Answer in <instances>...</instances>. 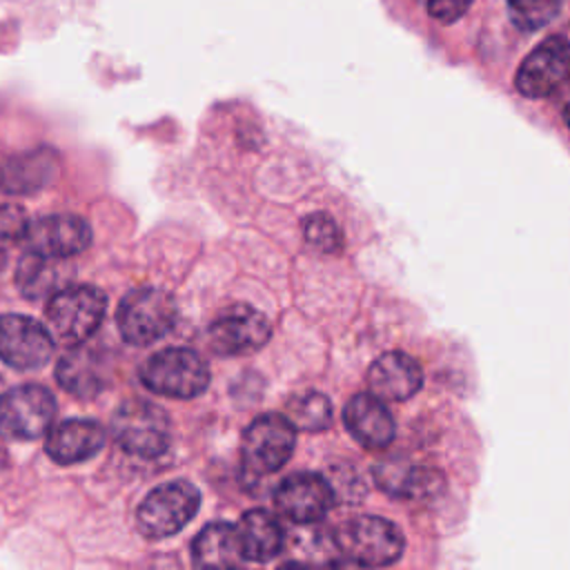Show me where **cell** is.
Masks as SVG:
<instances>
[{"label": "cell", "instance_id": "6da1fadb", "mask_svg": "<svg viewBox=\"0 0 570 570\" xmlns=\"http://www.w3.org/2000/svg\"><path fill=\"white\" fill-rule=\"evenodd\" d=\"M334 543L347 566L363 568L392 566L405 550V539L399 525L376 514H363L341 523Z\"/></svg>", "mask_w": 570, "mask_h": 570}, {"label": "cell", "instance_id": "7a4b0ae2", "mask_svg": "<svg viewBox=\"0 0 570 570\" xmlns=\"http://www.w3.org/2000/svg\"><path fill=\"white\" fill-rule=\"evenodd\" d=\"M107 312V296L94 285H65L47 303L51 334L65 345L85 343Z\"/></svg>", "mask_w": 570, "mask_h": 570}, {"label": "cell", "instance_id": "3957f363", "mask_svg": "<svg viewBox=\"0 0 570 570\" xmlns=\"http://www.w3.org/2000/svg\"><path fill=\"white\" fill-rule=\"evenodd\" d=\"M176 301L160 287H138L122 296L118 305V330L131 345H151L176 323Z\"/></svg>", "mask_w": 570, "mask_h": 570}, {"label": "cell", "instance_id": "277c9868", "mask_svg": "<svg viewBox=\"0 0 570 570\" xmlns=\"http://www.w3.org/2000/svg\"><path fill=\"white\" fill-rule=\"evenodd\" d=\"M111 432L127 454L154 459L169 448L171 423L160 405L142 399H129L116 410Z\"/></svg>", "mask_w": 570, "mask_h": 570}, {"label": "cell", "instance_id": "5b68a950", "mask_svg": "<svg viewBox=\"0 0 570 570\" xmlns=\"http://www.w3.org/2000/svg\"><path fill=\"white\" fill-rule=\"evenodd\" d=\"M200 492L189 481H169L154 488L136 510V525L147 539H167L180 532L198 512Z\"/></svg>", "mask_w": 570, "mask_h": 570}, {"label": "cell", "instance_id": "8992f818", "mask_svg": "<svg viewBox=\"0 0 570 570\" xmlns=\"http://www.w3.org/2000/svg\"><path fill=\"white\" fill-rule=\"evenodd\" d=\"M140 381L156 394L171 399H194L209 385L207 363L187 347L156 352L140 370Z\"/></svg>", "mask_w": 570, "mask_h": 570}, {"label": "cell", "instance_id": "52a82bcc", "mask_svg": "<svg viewBox=\"0 0 570 570\" xmlns=\"http://www.w3.org/2000/svg\"><path fill=\"white\" fill-rule=\"evenodd\" d=\"M294 425L285 414H263L249 423V428L243 434V463L245 470L252 474H272L281 470L296 443Z\"/></svg>", "mask_w": 570, "mask_h": 570}, {"label": "cell", "instance_id": "ba28073f", "mask_svg": "<svg viewBox=\"0 0 570 570\" xmlns=\"http://www.w3.org/2000/svg\"><path fill=\"white\" fill-rule=\"evenodd\" d=\"M269 336V318L249 305H232L223 309L207 330V343L220 356H247L258 352Z\"/></svg>", "mask_w": 570, "mask_h": 570}, {"label": "cell", "instance_id": "9c48e42d", "mask_svg": "<svg viewBox=\"0 0 570 570\" xmlns=\"http://www.w3.org/2000/svg\"><path fill=\"white\" fill-rule=\"evenodd\" d=\"M56 414V401L42 385L27 383L0 396V430L13 439L42 436Z\"/></svg>", "mask_w": 570, "mask_h": 570}, {"label": "cell", "instance_id": "30bf717a", "mask_svg": "<svg viewBox=\"0 0 570 570\" xmlns=\"http://www.w3.org/2000/svg\"><path fill=\"white\" fill-rule=\"evenodd\" d=\"M332 483L314 472H296L285 476L274 490L276 510L301 525L321 521L334 505Z\"/></svg>", "mask_w": 570, "mask_h": 570}, {"label": "cell", "instance_id": "8fae6325", "mask_svg": "<svg viewBox=\"0 0 570 570\" xmlns=\"http://www.w3.org/2000/svg\"><path fill=\"white\" fill-rule=\"evenodd\" d=\"M570 73V45L561 36L546 38L519 65L514 87L525 98L550 96Z\"/></svg>", "mask_w": 570, "mask_h": 570}, {"label": "cell", "instance_id": "7c38bea8", "mask_svg": "<svg viewBox=\"0 0 570 570\" xmlns=\"http://www.w3.org/2000/svg\"><path fill=\"white\" fill-rule=\"evenodd\" d=\"M53 354L49 330L24 314L0 316V358L16 370L45 365Z\"/></svg>", "mask_w": 570, "mask_h": 570}, {"label": "cell", "instance_id": "4fadbf2b", "mask_svg": "<svg viewBox=\"0 0 570 570\" xmlns=\"http://www.w3.org/2000/svg\"><path fill=\"white\" fill-rule=\"evenodd\" d=\"M22 240L27 252L49 258H69L89 247L91 227L80 216L51 214L29 223Z\"/></svg>", "mask_w": 570, "mask_h": 570}, {"label": "cell", "instance_id": "5bb4252c", "mask_svg": "<svg viewBox=\"0 0 570 570\" xmlns=\"http://www.w3.org/2000/svg\"><path fill=\"white\" fill-rule=\"evenodd\" d=\"M379 490L394 499H432L443 492L445 476L436 468L419 465L401 456L383 459L372 468Z\"/></svg>", "mask_w": 570, "mask_h": 570}, {"label": "cell", "instance_id": "9a60e30c", "mask_svg": "<svg viewBox=\"0 0 570 570\" xmlns=\"http://www.w3.org/2000/svg\"><path fill=\"white\" fill-rule=\"evenodd\" d=\"M343 423L352 439L367 450H383L396 436L392 412L372 392H358L345 403Z\"/></svg>", "mask_w": 570, "mask_h": 570}, {"label": "cell", "instance_id": "2e32d148", "mask_svg": "<svg viewBox=\"0 0 570 570\" xmlns=\"http://www.w3.org/2000/svg\"><path fill=\"white\" fill-rule=\"evenodd\" d=\"M423 385L419 361L405 352H385L367 370V387L383 401H407Z\"/></svg>", "mask_w": 570, "mask_h": 570}, {"label": "cell", "instance_id": "e0dca14e", "mask_svg": "<svg viewBox=\"0 0 570 570\" xmlns=\"http://www.w3.org/2000/svg\"><path fill=\"white\" fill-rule=\"evenodd\" d=\"M105 443V430L91 419H67L60 421L47 434V454L62 465L80 463L98 454Z\"/></svg>", "mask_w": 570, "mask_h": 570}, {"label": "cell", "instance_id": "ac0fdd59", "mask_svg": "<svg viewBox=\"0 0 570 570\" xmlns=\"http://www.w3.org/2000/svg\"><path fill=\"white\" fill-rule=\"evenodd\" d=\"M58 169L60 158L49 147L11 156L0 165V189L9 194L38 191L58 176Z\"/></svg>", "mask_w": 570, "mask_h": 570}, {"label": "cell", "instance_id": "d6986e66", "mask_svg": "<svg viewBox=\"0 0 570 570\" xmlns=\"http://www.w3.org/2000/svg\"><path fill=\"white\" fill-rule=\"evenodd\" d=\"M107 363L98 350L87 345H71V350L58 361L56 379L73 396L91 399L107 383Z\"/></svg>", "mask_w": 570, "mask_h": 570}, {"label": "cell", "instance_id": "ffe728a7", "mask_svg": "<svg viewBox=\"0 0 570 570\" xmlns=\"http://www.w3.org/2000/svg\"><path fill=\"white\" fill-rule=\"evenodd\" d=\"M236 530L245 561L265 563L281 554L285 546V530L267 510H247L236 523Z\"/></svg>", "mask_w": 570, "mask_h": 570}, {"label": "cell", "instance_id": "44dd1931", "mask_svg": "<svg viewBox=\"0 0 570 570\" xmlns=\"http://www.w3.org/2000/svg\"><path fill=\"white\" fill-rule=\"evenodd\" d=\"M191 559L198 568H238L245 563L236 525L223 521L205 525L191 541Z\"/></svg>", "mask_w": 570, "mask_h": 570}, {"label": "cell", "instance_id": "7402d4cb", "mask_svg": "<svg viewBox=\"0 0 570 570\" xmlns=\"http://www.w3.org/2000/svg\"><path fill=\"white\" fill-rule=\"evenodd\" d=\"M16 283L20 294L31 301L53 296L58 289L65 287V269L60 265V258L27 252L18 263Z\"/></svg>", "mask_w": 570, "mask_h": 570}, {"label": "cell", "instance_id": "603a6c76", "mask_svg": "<svg viewBox=\"0 0 570 570\" xmlns=\"http://www.w3.org/2000/svg\"><path fill=\"white\" fill-rule=\"evenodd\" d=\"M285 416L296 430L321 432L332 423V401L321 392H303L287 401Z\"/></svg>", "mask_w": 570, "mask_h": 570}, {"label": "cell", "instance_id": "cb8c5ba5", "mask_svg": "<svg viewBox=\"0 0 570 570\" xmlns=\"http://www.w3.org/2000/svg\"><path fill=\"white\" fill-rule=\"evenodd\" d=\"M512 22L523 31L546 27L561 7V0H505Z\"/></svg>", "mask_w": 570, "mask_h": 570}, {"label": "cell", "instance_id": "d4e9b609", "mask_svg": "<svg viewBox=\"0 0 570 570\" xmlns=\"http://www.w3.org/2000/svg\"><path fill=\"white\" fill-rule=\"evenodd\" d=\"M303 236L305 240L323 252V254H336L343 247V234L341 227L336 225V220L323 212L318 214H309L303 220Z\"/></svg>", "mask_w": 570, "mask_h": 570}, {"label": "cell", "instance_id": "484cf974", "mask_svg": "<svg viewBox=\"0 0 570 570\" xmlns=\"http://www.w3.org/2000/svg\"><path fill=\"white\" fill-rule=\"evenodd\" d=\"M29 220L20 205H0V269L7 263L9 247L24 236Z\"/></svg>", "mask_w": 570, "mask_h": 570}, {"label": "cell", "instance_id": "4316f807", "mask_svg": "<svg viewBox=\"0 0 570 570\" xmlns=\"http://www.w3.org/2000/svg\"><path fill=\"white\" fill-rule=\"evenodd\" d=\"M474 0H428V13L439 22L459 20Z\"/></svg>", "mask_w": 570, "mask_h": 570}, {"label": "cell", "instance_id": "83f0119b", "mask_svg": "<svg viewBox=\"0 0 570 570\" xmlns=\"http://www.w3.org/2000/svg\"><path fill=\"white\" fill-rule=\"evenodd\" d=\"M7 461H9V456H7V450H4V445L0 441V472L7 468Z\"/></svg>", "mask_w": 570, "mask_h": 570}, {"label": "cell", "instance_id": "f1b7e54d", "mask_svg": "<svg viewBox=\"0 0 570 570\" xmlns=\"http://www.w3.org/2000/svg\"><path fill=\"white\" fill-rule=\"evenodd\" d=\"M563 120H566V125H568V129H570V105H568L566 111H563Z\"/></svg>", "mask_w": 570, "mask_h": 570}]
</instances>
